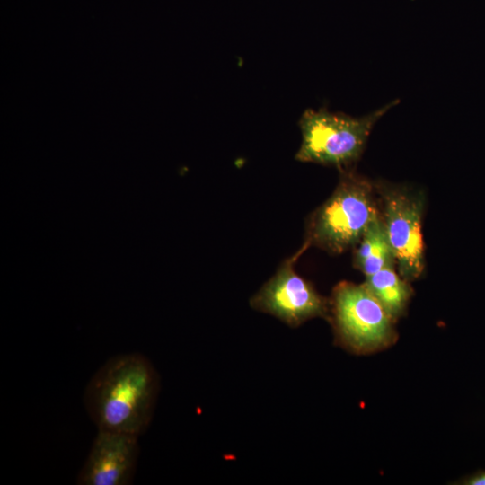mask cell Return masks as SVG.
Returning a JSON list of instances; mask_svg holds the SVG:
<instances>
[{
	"label": "cell",
	"instance_id": "7a4b0ae2",
	"mask_svg": "<svg viewBox=\"0 0 485 485\" xmlns=\"http://www.w3.org/2000/svg\"><path fill=\"white\" fill-rule=\"evenodd\" d=\"M378 215L375 181L355 168L340 171L331 195L308 216L301 248L314 246L332 255L353 250Z\"/></svg>",
	"mask_w": 485,
	"mask_h": 485
},
{
	"label": "cell",
	"instance_id": "3957f363",
	"mask_svg": "<svg viewBox=\"0 0 485 485\" xmlns=\"http://www.w3.org/2000/svg\"><path fill=\"white\" fill-rule=\"evenodd\" d=\"M399 101L393 100L360 117L325 108L305 110L298 122L302 142L295 160L335 167L339 171L355 168L375 125Z\"/></svg>",
	"mask_w": 485,
	"mask_h": 485
},
{
	"label": "cell",
	"instance_id": "52a82bcc",
	"mask_svg": "<svg viewBox=\"0 0 485 485\" xmlns=\"http://www.w3.org/2000/svg\"><path fill=\"white\" fill-rule=\"evenodd\" d=\"M139 436L98 430L78 473L79 485H128L136 471Z\"/></svg>",
	"mask_w": 485,
	"mask_h": 485
},
{
	"label": "cell",
	"instance_id": "277c9868",
	"mask_svg": "<svg viewBox=\"0 0 485 485\" xmlns=\"http://www.w3.org/2000/svg\"><path fill=\"white\" fill-rule=\"evenodd\" d=\"M336 341L355 353H368L392 344L395 321L362 284L341 281L332 290L330 318Z\"/></svg>",
	"mask_w": 485,
	"mask_h": 485
},
{
	"label": "cell",
	"instance_id": "ba28073f",
	"mask_svg": "<svg viewBox=\"0 0 485 485\" xmlns=\"http://www.w3.org/2000/svg\"><path fill=\"white\" fill-rule=\"evenodd\" d=\"M353 264L365 278L395 264V257L380 214L370 223L353 249Z\"/></svg>",
	"mask_w": 485,
	"mask_h": 485
},
{
	"label": "cell",
	"instance_id": "9c48e42d",
	"mask_svg": "<svg viewBox=\"0 0 485 485\" xmlns=\"http://www.w3.org/2000/svg\"><path fill=\"white\" fill-rule=\"evenodd\" d=\"M409 282L392 264L366 277L364 284L396 321L405 313L413 294Z\"/></svg>",
	"mask_w": 485,
	"mask_h": 485
},
{
	"label": "cell",
	"instance_id": "30bf717a",
	"mask_svg": "<svg viewBox=\"0 0 485 485\" xmlns=\"http://www.w3.org/2000/svg\"><path fill=\"white\" fill-rule=\"evenodd\" d=\"M463 483L467 485H485V472H479L471 475Z\"/></svg>",
	"mask_w": 485,
	"mask_h": 485
},
{
	"label": "cell",
	"instance_id": "6da1fadb",
	"mask_svg": "<svg viewBox=\"0 0 485 485\" xmlns=\"http://www.w3.org/2000/svg\"><path fill=\"white\" fill-rule=\"evenodd\" d=\"M159 391L151 362L139 353L110 357L89 381L85 409L98 430L140 436L147 429Z\"/></svg>",
	"mask_w": 485,
	"mask_h": 485
},
{
	"label": "cell",
	"instance_id": "5b68a950",
	"mask_svg": "<svg viewBox=\"0 0 485 485\" xmlns=\"http://www.w3.org/2000/svg\"><path fill=\"white\" fill-rule=\"evenodd\" d=\"M380 217L392 245L400 275L408 281L425 270L422 219L425 195L411 186L376 181Z\"/></svg>",
	"mask_w": 485,
	"mask_h": 485
},
{
	"label": "cell",
	"instance_id": "8992f818",
	"mask_svg": "<svg viewBox=\"0 0 485 485\" xmlns=\"http://www.w3.org/2000/svg\"><path fill=\"white\" fill-rule=\"evenodd\" d=\"M303 252L300 248L286 259L250 299L254 310L270 314L293 328L313 318H330V300L295 269Z\"/></svg>",
	"mask_w": 485,
	"mask_h": 485
}]
</instances>
